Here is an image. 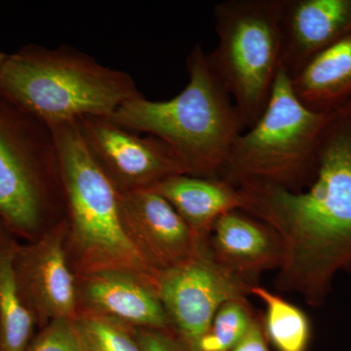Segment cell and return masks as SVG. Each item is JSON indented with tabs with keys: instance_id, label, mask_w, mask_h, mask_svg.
Returning <instances> with one entry per match:
<instances>
[{
	"instance_id": "cell-1",
	"label": "cell",
	"mask_w": 351,
	"mask_h": 351,
	"mask_svg": "<svg viewBox=\"0 0 351 351\" xmlns=\"http://www.w3.org/2000/svg\"><path fill=\"white\" fill-rule=\"evenodd\" d=\"M239 189L243 211L267 223L281 240L277 290L322 306L335 276L351 274V100L328 112L306 188Z\"/></svg>"
},
{
	"instance_id": "cell-2",
	"label": "cell",
	"mask_w": 351,
	"mask_h": 351,
	"mask_svg": "<svg viewBox=\"0 0 351 351\" xmlns=\"http://www.w3.org/2000/svg\"><path fill=\"white\" fill-rule=\"evenodd\" d=\"M186 69L188 84L174 98L151 101L142 95L120 106L107 119L160 138L186 174L219 179L233 145L246 127L200 43L189 52Z\"/></svg>"
},
{
	"instance_id": "cell-3",
	"label": "cell",
	"mask_w": 351,
	"mask_h": 351,
	"mask_svg": "<svg viewBox=\"0 0 351 351\" xmlns=\"http://www.w3.org/2000/svg\"><path fill=\"white\" fill-rule=\"evenodd\" d=\"M0 92L50 128L82 117H107L142 96L129 73L69 45L29 44L9 54Z\"/></svg>"
},
{
	"instance_id": "cell-4",
	"label": "cell",
	"mask_w": 351,
	"mask_h": 351,
	"mask_svg": "<svg viewBox=\"0 0 351 351\" xmlns=\"http://www.w3.org/2000/svg\"><path fill=\"white\" fill-rule=\"evenodd\" d=\"M66 202V250L76 277L106 271L136 274L157 290L152 269L124 228L119 193L88 151L75 122L52 128Z\"/></svg>"
},
{
	"instance_id": "cell-5",
	"label": "cell",
	"mask_w": 351,
	"mask_h": 351,
	"mask_svg": "<svg viewBox=\"0 0 351 351\" xmlns=\"http://www.w3.org/2000/svg\"><path fill=\"white\" fill-rule=\"evenodd\" d=\"M64 221L54 132L0 92V221L16 239L31 242Z\"/></svg>"
},
{
	"instance_id": "cell-6",
	"label": "cell",
	"mask_w": 351,
	"mask_h": 351,
	"mask_svg": "<svg viewBox=\"0 0 351 351\" xmlns=\"http://www.w3.org/2000/svg\"><path fill=\"white\" fill-rule=\"evenodd\" d=\"M327 115L298 100L290 77L281 69L267 107L237 138L219 179L237 189L263 186L299 193L311 180L316 143Z\"/></svg>"
},
{
	"instance_id": "cell-7",
	"label": "cell",
	"mask_w": 351,
	"mask_h": 351,
	"mask_svg": "<svg viewBox=\"0 0 351 351\" xmlns=\"http://www.w3.org/2000/svg\"><path fill=\"white\" fill-rule=\"evenodd\" d=\"M280 0H225L213 7L215 73L239 108L246 129L260 119L282 69Z\"/></svg>"
},
{
	"instance_id": "cell-8",
	"label": "cell",
	"mask_w": 351,
	"mask_h": 351,
	"mask_svg": "<svg viewBox=\"0 0 351 351\" xmlns=\"http://www.w3.org/2000/svg\"><path fill=\"white\" fill-rule=\"evenodd\" d=\"M207 239L193 257L161 272L157 283V294L186 351H195L225 302L251 295V286L217 262Z\"/></svg>"
},
{
	"instance_id": "cell-9",
	"label": "cell",
	"mask_w": 351,
	"mask_h": 351,
	"mask_svg": "<svg viewBox=\"0 0 351 351\" xmlns=\"http://www.w3.org/2000/svg\"><path fill=\"white\" fill-rule=\"evenodd\" d=\"M88 151L119 193L152 189L177 175H188L160 138L141 136L103 117L76 121Z\"/></svg>"
},
{
	"instance_id": "cell-10",
	"label": "cell",
	"mask_w": 351,
	"mask_h": 351,
	"mask_svg": "<svg viewBox=\"0 0 351 351\" xmlns=\"http://www.w3.org/2000/svg\"><path fill=\"white\" fill-rule=\"evenodd\" d=\"M66 221L38 239L17 243L16 274L38 320V331L57 320H75L80 311L77 278L66 250Z\"/></svg>"
},
{
	"instance_id": "cell-11",
	"label": "cell",
	"mask_w": 351,
	"mask_h": 351,
	"mask_svg": "<svg viewBox=\"0 0 351 351\" xmlns=\"http://www.w3.org/2000/svg\"><path fill=\"white\" fill-rule=\"evenodd\" d=\"M119 207L132 243L160 274L193 257L206 240L197 239L172 205L152 189L119 193Z\"/></svg>"
},
{
	"instance_id": "cell-12",
	"label": "cell",
	"mask_w": 351,
	"mask_h": 351,
	"mask_svg": "<svg viewBox=\"0 0 351 351\" xmlns=\"http://www.w3.org/2000/svg\"><path fill=\"white\" fill-rule=\"evenodd\" d=\"M282 69L294 76L316 54L351 34V0H280Z\"/></svg>"
},
{
	"instance_id": "cell-13",
	"label": "cell",
	"mask_w": 351,
	"mask_h": 351,
	"mask_svg": "<svg viewBox=\"0 0 351 351\" xmlns=\"http://www.w3.org/2000/svg\"><path fill=\"white\" fill-rule=\"evenodd\" d=\"M76 278L80 308L110 316L137 329L175 335L156 288L143 277L106 271Z\"/></svg>"
},
{
	"instance_id": "cell-14",
	"label": "cell",
	"mask_w": 351,
	"mask_h": 351,
	"mask_svg": "<svg viewBox=\"0 0 351 351\" xmlns=\"http://www.w3.org/2000/svg\"><path fill=\"white\" fill-rule=\"evenodd\" d=\"M207 242L217 262L252 288L263 272L282 263V244L274 228L242 210L223 215Z\"/></svg>"
},
{
	"instance_id": "cell-15",
	"label": "cell",
	"mask_w": 351,
	"mask_h": 351,
	"mask_svg": "<svg viewBox=\"0 0 351 351\" xmlns=\"http://www.w3.org/2000/svg\"><path fill=\"white\" fill-rule=\"evenodd\" d=\"M172 205L197 239H207L223 215L243 210L239 189L221 179L177 175L152 188Z\"/></svg>"
},
{
	"instance_id": "cell-16",
	"label": "cell",
	"mask_w": 351,
	"mask_h": 351,
	"mask_svg": "<svg viewBox=\"0 0 351 351\" xmlns=\"http://www.w3.org/2000/svg\"><path fill=\"white\" fill-rule=\"evenodd\" d=\"M304 107L327 113L351 100V34L328 46L290 77Z\"/></svg>"
},
{
	"instance_id": "cell-17",
	"label": "cell",
	"mask_w": 351,
	"mask_h": 351,
	"mask_svg": "<svg viewBox=\"0 0 351 351\" xmlns=\"http://www.w3.org/2000/svg\"><path fill=\"white\" fill-rule=\"evenodd\" d=\"M17 243L0 221V351H29L38 329L36 314L16 274Z\"/></svg>"
},
{
	"instance_id": "cell-18",
	"label": "cell",
	"mask_w": 351,
	"mask_h": 351,
	"mask_svg": "<svg viewBox=\"0 0 351 351\" xmlns=\"http://www.w3.org/2000/svg\"><path fill=\"white\" fill-rule=\"evenodd\" d=\"M251 295L265 304L263 327L267 341L277 351H307L311 336V325L307 314L269 289L255 286Z\"/></svg>"
},
{
	"instance_id": "cell-19",
	"label": "cell",
	"mask_w": 351,
	"mask_h": 351,
	"mask_svg": "<svg viewBox=\"0 0 351 351\" xmlns=\"http://www.w3.org/2000/svg\"><path fill=\"white\" fill-rule=\"evenodd\" d=\"M247 297L225 302L195 351H228L239 345L260 317Z\"/></svg>"
},
{
	"instance_id": "cell-20",
	"label": "cell",
	"mask_w": 351,
	"mask_h": 351,
	"mask_svg": "<svg viewBox=\"0 0 351 351\" xmlns=\"http://www.w3.org/2000/svg\"><path fill=\"white\" fill-rule=\"evenodd\" d=\"M73 322L87 351H143L134 328L121 321L80 308Z\"/></svg>"
},
{
	"instance_id": "cell-21",
	"label": "cell",
	"mask_w": 351,
	"mask_h": 351,
	"mask_svg": "<svg viewBox=\"0 0 351 351\" xmlns=\"http://www.w3.org/2000/svg\"><path fill=\"white\" fill-rule=\"evenodd\" d=\"M29 351L87 350L73 320H57L39 330Z\"/></svg>"
},
{
	"instance_id": "cell-22",
	"label": "cell",
	"mask_w": 351,
	"mask_h": 351,
	"mask_svg": "<svg viewBox=\"0 0 351 351\" xmlns=\"http://www.w3.org/2000/svg\"><path fill=\"white\" fill-rule=\"evenodd\" d=\"M134 331L143 351H186L175 335L137 328Z\"/></svg>"
},
{
	"instance_id": "cell-23",
	"label": "cell",
	"mask_w": 351,
	"mask_h": 351,
	"mask_svg": "<svg viewBox=\"0 0 351 351\" xmlns=\"http://www.w3.org/2000/svg\"><path fill=\"white\" fill-rule=\"evenodd\" d=\"M228 351H270L263 327V314L241 341Z\"/></svg>"
},
{
	"instance_id": "cell-24",
	"label": "cell",
	"mask_w": 351,
	"mask_h": 351,
	"mask_svg": "<svg viewBox=\"0 0 351 351\" xmlns=\"http://www.w3.org/2000/svg\"><path fill=\"white\" fill-rule=\"evenodd\" d=\"M9 54H6V53L1 52L0 51V73H1L2 69H3L4 64H5V62L7 58H8Z\"/></svg>"
}]
</instances>
